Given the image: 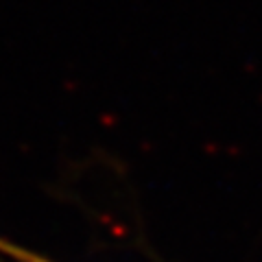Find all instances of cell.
Masks as SVG:
<instances>
[{"mask_svg": "<svg viewBox=\"0 0 262 262\" xmlns=\"http://www.w3.org/2000/svg\"><path fill=\"white\" fill-rule=\"evenodd\" d=\"M0 260H9V262H53L51 258L22 247V245L5 238V236H0Z\"/></svg>", "mask_w": 262, "mask_h": 262, "instance_id": "1", "label": "cell"}]
</instances>
